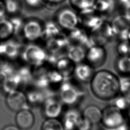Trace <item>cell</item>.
Instances as JSON below:
<instances>
[{"label": "cell", "instance_id": "obj_1", "mask_svg": "<svg viewBox=\"0 0 130 130\" xmlns=\"http://www.w3.org/2000/svg\"><path fill=\"white\" fill-rule=\"evenodd\" d=\"M89 83L92 94L99 100L111 101L119 94V78L109 70L98 71Z\"/></svg>", "mask_w": 130, "mask_h": 130}, {"label": "cell", "instance_id": "obj_2", "mask_svg": "<svg viewBox=\"0 0 130 130\" xmlns=\"http://www.w3.org/2000/svg\"><path fill=\"white\" fill-rule=\"evenodd\" d=\"M59 27L67 31L77 27L79 24V16L72 8L63 7L55 13L54 20Z\"/></svg>", "mask_w": 130, "mask_h": 130}, {"label": "cell", "instance_id": "obj_3", "mask_svg": "<svg viewBox=\"0 0 130 130\" xmlns=\"http://www.w3.org/2000/svg\"><path fill=\"white\" fill-rule=\"evenodd\" d=\"M44 23L34 17L25 19L21 34L23 38L29 42H35L42 39Z\"/></svg>", "mask_w": 130, "mask_h": 130}, {"label": "cell", "instance_id": "obj_4", "mask_svg": "<svg viewBox=\"0 0 130 130\" xmlns=\"http://www.w3.org/2000/svg\"><path fill=\"white\" fill-rule=\"evenodd\" d=\"M101 122L105 128L116 127L125 122L121 111L113 105L107 107L102 111Z\"/></svg>", "mask_w": 130, "mask_h": 130}, {"label": "cell", "instance_id": "obj_5", "mask_svg": "<svg viewBox=\"0 0 130 130\" xmlns=\"http://www.w3.org/2000/svg\"><path fill=\"white\" fill-rule=\"evenodd\" d=\"M79 21L82 28L92 31L103 23L100 13L93 8L79 12Z\"/></svg>", "mask_w": 130, "mask_h": 130}, {"label": "cell", "instance_id": "obj_6", "mask_svg": "<svg viewBox=\"0 0 130 130\" xmlns=\"http://www.w3.org/2000/svg\"><path fill=\"white\" fill-rule=\"evenodd\" d=\"M88 49L85 56L88 64L93 68L103 66L107 59V53L105 48L101 46H91Z\"/></svg>", "mask_w": 130, "mask_h": 130}, {"label": "cell", "instance_id": "obj_7", "mask_svg": "<svg viewBox=\"0 0 130 130\" xmlns=\"http://www.w3.org/2000/svg\"><path fill=\"white\" fill-rule=\"evenodd\" d=\"M6 104L8 108L13 111L18 112L28 108L27 96L22 91L17 89L8 93Z\"/></svg>", "mask_w": 130, "mask_h": 130}, {"label": "cell", "instance_id": "obj_8", "mask_svg": "<svg viewBox=\"0 0 130 130\" xmlns=\"http://www.w3.org/2000/svg\"><path fill=\"white\" fill-rule=\"evenodd\" d=\"M111 26L114 35L117 36L120 41L128 40L130 21L124 15L116 16L112 21Z\"/></svg>", "mask_w": 130, "mask_h": 130}, {"label": "cell", "instance_id": "obj_9", "mask_svg": "<svg viewBox=\"0 0 130 130\" xmlns=\"http://www.w3.org/2000/svg\"><path fill=\"white\" fill-rule=\"evenodd\" d=\"M83 95V91L68 83L64 84L61 89V98L62 101L67 104L76 103Z\"/></svg>", "mask_w": 130, "mask_h": 130}, {"label": "cell", "instance_id": "obj_10", "mask_svg": "<svg viewBox=\"0 0 130 130\" xmlns=\"http://www.w3.org/2000/svg\"><path fill=\"white\" fill-rule=\"evenodd\" d=\"M68 34L67 35L70 42L72 41L74 44L81 45L84 48H89L91 46L89 36L84 31L83 28H80L78 26L71 30L68 31Z\"/></svg>", "mask_w": 130, "mask_h": 130}, {"label": "cell", "instance_id": "obj_11", "mask_svg": "<svg viewBox=\"0 0 130 130\" xmlns=\"http://www.w3.org/2000/svg\"><path fill=\"white\" fill-rule=\"evenodd\" d=\"M15 122L16 125L20 129L27 130L34 125L35 122V116L28 108L24 109L17 112Z\"/></svg>", "mask_w": 130, "mask_h": 130}, {"label": "cell", "instance_id": "obj_12", "mask_svg": "<svg viewBox=\"0 0 130 130\" xmlns=\"http://www.w3.org/2000/svg\"><path fill=\"white\" fill-rule=\"evenodd\" d=\"M93 69L88 63L80 62L75 66L74 74L80 81L89 82L94 73Z\"/></svg>", "mask_w": 130, "mask_h": 130}, {"label": "cell", "instance_id": "obj_13", "mask_svg": "<svg viewBox=\"0 0 130 130\" xmlns=\"http://www.w3.org/2000/svg\"><path fill=\"white\" fill-rule=\"evenodd\" d=\"M23 55L26 60L34 62V60H43L45 57V53L40 46L30 43L24 48Z\"/></svg>", "mask_w": 130, "mask_h": 130}, {"label": "cell", "instance_id": "obj_14", "mask_svg": "<svg viewBox=\"0 0 130 130\" xmlns=\"http://www.w3.org/2000/svg\"><path fill=\"white\" fill-rule=\"evenodd\" d=\"M61 103L54 99H48L44 104L43 112L47 118H57L62 111Z\"/></svg>", "mask_w": 130, "mask_h": 130}, {"label": "cell", "instance_id": "obj_15", "mask_svg": "<svg viewBox=\"0 0 130 130\" xmlns=\"http://www.w3.org/2000/svg\"><path fill=\"white\" fill-rule=\"evenodd\" d=\"M85 48L77 44H72L68 48V57L75 63L82 62L85 59Z\"/></svg>", "mask_w": 130, "mask_h": 130}, {"label": "cell", "instance_id": "obj_16", "mask_svg": "<svg viewBox=\"0 0 130 130\" xmlns=\"http://www.w3.org/2000/svg\"><path fill=\"white\" fill-rule=\"evenodd\" d=\"M61 29L54 20L48 21L44 23L42 39L47 41L54 38L61 33Z\"/></svg>", "mask_w": 130, "mask_h": 130}, {"label": "cell", "instance_id": "obj_17", "mask_svg": "<svg viewBox=\"0 0 130 130\" xmlns=\"http://www.w3.org/2000/svg\"><path fill=\"white\" fill-rule=\"evenodd\" d=\"M14 36V28L9 18L0 19V41L8 40Z\"/></svg>", "mask_w": 130, "mask_h": 130}, {"label": "cell", "instance_id": "obj_18", "mask_svg": "<svg viewBox=\"0 0 130 130\" xmlns=\"http://www.w3.org/2000/svg\"><path fill=\"white\" fill-rule=\"evenodd\" d=\"M81 117L79 112L76 110H71L66 114L62 122L64 128L66 130H74L76 128L78 121Z\"/></svg>", "mask_w": 130, "mask_h": 130}, {"label": "cell", "instance_id": "obj_19", "mask_svg": "<svg viewBox=\"0 0 130 130\" xmlns=\"http://www.w3.org/2000/svg\"><path fill=\"white\" fill-rule=\"evenodd\" d=\"M102 115V111L94 105L87 106L83 112V116L88 119L92 124L101 122Z\"/></svg>", "mask_w": 130, "mask_h": 130}, {"label": "cell", "instance_id": "obj_20", "mask_svg": "<svg viewBox=\"0 0 130 130\" xmlns=\"http://www.w3.org/2000/svg\"><path fill=\"white\" fill-rule=\"evenodd\" d=\"M75 64L68 57L60 59L57 65L58 73L62 77H70L74 74L75 68Z\"/></svg>", "mask_w": 130, "mask_h": 130}, {"label": "cell", "instance_id": "obj_21", "mask_svg": "<svg viewBox=\"0 0 130 130\" xmlns=\"http://www.w3.org/2000/svg\"><path fill=\"white\" fill-rule=\"evenodd\" d=\"M96 0H69L72 8L76 11H82L92 9Z\"/></svg>", "mask_w": 130, "mask_h": 130}, {"label": "cell", "instance_id": "obj_22", "mask_svg": "<svg viewBox=\"0 0 130 130\" xmlns=\"http://www.w3.org/2000/svg\"><path fill=\"white\" fill-rule=\"evenodd\" d=\"M115 68L120 73H130V55L120 56L116 60Z\"/></svg>", "mask_w": 130, "mask_h": 130}, {"label": "cell", "instance_id": "obj_23", "mask_svg": "<svg viewBox=\"0 0 130 130\" xmlns=\"http://www.w3.org/2000/svg\"><path fill=\"white\" fill-rule=\"evenodd\" d=\"M7 14L10 16L18 15L22 9V3L20 0H3Z\"/></svg>", "mask_w": 130, "mask_h": 130}, {"label": "cell", "instance_id": "obj_24", "mask_svg": "<svg viewBox=\"0 0 130 130\" xmlns=\"http://www.w3.org/2000/svg\"><path fill=\"white\" fill-rule=\"evenodd\" d=\"M114 7L113 0H96L93 9L99 13H108L112 11Z\"/></svg>", "mask_w": 130, "mask_h": 130}, {"label": "cell", "instance_id": "obj_25", "mask_svg": "<svg viewBox=\"0 0 130 130\" xmlns=\"http://www.w3.org/2000/svg\"><path fill=\"white\" fill-rule=\"evenodd\" d=\"M41 130H64L63 123L57 118H47L43 122Z\"/></svg>", "mask_w": 130, "mask_h": 130}, {"label": "cell", "instance_id": "obj_26", "mask_svg": "<svg viewBox=\"0 0 130 130\" xmlns=\"http://www.w3.org/2000/svg\"><path fill=\"white\" fill-rule=\"evenodd\" d=\"M9 19L13 25L14 35L20 34L24 23L25 19H24L19 14L10 16V17Z\"/></svg>", "mask_w": 130, "mask_h": 130}, {"label": "cell", "instance_id": "obj_27", "mask_svg": "<svg viewBox=\"0 0 130 130\" xmlns=\"http://www.w3.org/2000/svg\"><path fill=\"white\" fill-rule=\"evenodd\" d=\"M113 106L121 111L128 109L130 106V99L123 95H118L113 100Z\"/></svg>", "mask_w": 130, "mask_h": 130}, {"label": "cell", "instance_id": "obj_28", "mask_svg": "<svg viewBox=\"0 0 130 130\" xmlns=\"http://www.w3.org/2000/svg\"><path fill=\"white\" fill-rule=\"evenodd\" d=\"M119 91L121 94L130 99V78H119Z\"/></svg>", "mask_w": 130, "mask_h": 130}, {"label": "cell", "instance_id": "obj_29", "mask_svg": "<svg viewBox=\"0 0 130 130\" xmlns=\"http://www.w3.org/2000/svg\"><path fill=\"white\" fill-rule=\"evenodd\" d=\"M116 49L120 56L130 55V42L128 40L121 41Z\"/></svg>", "mask_w": 130, "mask_h": 130}, {"label": "cell", "instance_id": "obj_30", "mask_svg": "<svg viewBox=\"0 0 130 130\" xmlns=\"http://www.w3.org/2000/svg\"><path fill=\"white\" fill-rule=\"evenodd\" d=\"M92 124L86 118L81 117L78 122L76 128L78 130H90Z\"/></svg>", "mask_w": 130, "mask_h": 130}, {"label": "cell", "instance_id": "obj_31", "mask_svg": "<svg viewBox=\"0 0 130 130\" xmlns=\"http://www.w3.org/2000/svg\"><path fill=\"white\" fill-rule=\"evenodd\" d=\"M23 2L27 7L32 9H39L45 5L44 0H23Z\"/></svg>", "mask_w": 130, "mask_h": 130}, {"label": "cell", "instance_id": "obj_32", "mask_svg": "<svg viewBox=\"0 0 130 130\" xmlns=\"http://www.w3.org/2000/svg\"><path fill=\"white\" fill-rule=\"evenodd\" d=\"M7 12L3 0H0V19L6 17Z\"/></svg>", "mask_w": 130, "mask_h": 130}, {"label": "cell", "instance_id": "obj_33", "mask_svg": "<svg viewBox=\"0 0 130 130\" xmlns=\"http://www.w3.org/2000/svg\"><path fill=\"white\" fill-rule=\"evenodd\" d=\"M7 78V77L6 73L3 71H0V89L3 88Z\"/></svg>", "mask_w": 130, "mask_h": 130}, {"label": "cell", "instance_id": "obj_34", "mask_svg": "<svg viewBox=\"0 0 130 130\" xmlns=\"http://www.w3.org/2000/svg\"><path fill=\"white\" fill-rule=\"evenodd\" d=\"M128 126L125 122L120 125L112 128H106V130H128Z\"/></svg>", "mask_w": 130, "mask_h": 130}, {"label": "cell", "instance_id": "obj_35", "mask_svg": "<svg viewBox=\"0 0 130 130\" xmlns=\"http://www.w3.org/2000/svg\"><path fill=\"white\" fill-rule=\"evenodd\" d=\"M45 4H48L50 5H56L62 3L64 0H44Z\"/></svg>", "mask_w": 130, "mask_h": 130}, {"label": "cell", "instance_id": "obj_36", "mask_svg": "<svg viewBox=\"0 0 130 130\" xmlns=\"http://www.w3.org/2000/svg\"><path fill=\"white\" fill-rule=\"evenodd\" d=\"M2 130H20V129L17 125L11 124L5 126Z\"/></svg>", "mask_w": 130, "mask_h": 130}, {"label": "cell", "instance_id": "obj_37", "mask_svg": "<svg viewBox=\"0 0 130 130\" xmlns=\"http://www.w3.org/2000/svg\"><path fill=\"white\" fill-rule=\"evenodd\" d=\"M124 16L130 21V4L125 7Z\"/></svg>", "mask_w": 130, "mask_h": 130}, {"label": "cell", "instance_id": "obj_38", "mask_svg": "<svg viewBox=\"0 0 130 130\" xmlns=\"http://www.w3.org/2000/svg\"><path fill=\"white\" fill-rule=\"evenodd\" d=\"M119 1L122 4L125 6V7L130 4V0H119Z\"/></svg>", "mask_w": 130, "mask_h": 130}, {"label": "cell", "instance_id": "obj_39", "mask_svg": "<svg viewBox=\"0 0 130 130\" xmlns=\"http://www.w3.org/2000/svg\"><path fill=\"white\" fill-rule=\"evenodd\" d=\"M128 41L130 42V30H129V31L128 34Z\"/></svg>", "mask_w": 130, "mask_h": 130}, {"label": "cell", "instance_id": "obj_40", "mask_svg": "<svg viewBox=\"0 0 130 130\" xmlns=\"http://www.w3.org/2000/svg\"><path fill=\"white\" fill-rule=\"evenodd\" d=\"M128 130H130V128H128Z\"/></svg>", "mask_w": 130, "mask_h": 130}]
</instances>
